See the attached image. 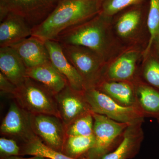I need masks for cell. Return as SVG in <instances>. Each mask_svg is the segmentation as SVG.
I'll return each instance as SVG.
<instances>
[{
    "mask_svg": "<svg viewBox=\"0 0 159 159\" xmlns=\"http://www.w3.org/2000/svg\"><path fill=\"white\" fill-rule=\"evenodd\" d=\"M17 87L0 72V90L1 93L13 96Z\"/></svg>",
    "mask_w": 159,
    "mask_h": 159,
    "instance_id": "28",
    "label": "cell"
},
{
    "mask_svg": "<svg viewBox=\"0 0 159 159\" xmlns=\"http://www.w3.org/2000/svg\"><path fill=\"white\" fill-rule=\"evenodd\" d=\"M137 102L145 117H159V90L144 82L140 76L134 81Z\"/></svg>",
    "mask_w": 159,
    "mask_h": 159,
    "instance_id": "20",
    "label": "cell"
},
{
    "mask_svg": "<svg viewBox=\"0 0 159 159\" xmlns=\"http://www.w3.org/2000/svg\"><path fill=\"white\" fill-rule=\"evenodd\" d=\"M25 110L33 115L46 114L60 118L55 94L40 83L27 77L12 96Z\"/></svg>",
    "mask_w": 159,
    "mask_h": 159,
    "instance_id": "4",
    "label": "cell"
},
{
    "mask_svg": "<svg viewBox=\"0 0 159 159\" xmlns=\"http://www.w3.org/2000/svg\"><path fill=\"white\" fill-rule=\"evenodd\" d=\"M93 87L106 94L120 105L139 107L133 82L101 80Z\"/></svg>",
    "mask_w": 159,
    "mask_h": 159,
    "instance_id": "18",
    "label": "cell"
},
{
    "mask_svg": "<svg viewBox=\"0 0 159 159\" xmlns=\"http://www.w3.org/2000/svg\"><path fill=\"white\" fill-rule=\"evenodd\" d=\"M157 122L158 123L159 125V117L157 119Z\"/></svg>",
    "mask_w": 159,
    "mask_h": 159,
    "instance_id": "32",
    "label": "cell"
},
{
    "mask_svg": "<svg viewBox=\"0 0 159 159\" xmlns=\"http://www.w3.org/2000/svg\"><path fill=\"white\" fill-rule=\"evenodd\" d=\"M31 116L16 101L11 102L0 126L1 134L20 140L22 143L37 137L32 129Z\"/></svg>",
    "mask_w": 159,
    "mask_h": 159,
    "instance_id": "11",
    "label": "cell"
},
{
    "mask_svg": "<svg viewBox=\"0 0 159 159\" xmlns=\"http://www.w3.org/2000/svg\"><path fill=\"white\" fill-rule=\"evenodd\" d=\"M20 145L21 147L20 156H38L43 157L47 159H80L71 158L61 152L49 148L37 137L28 142L22 143Z\"/></svg>",
    "mask_w": 159,
    "mask_h": 159,
    "instance_id": "22",
    "label": "cell"
},
{
    "mask_svg": "<svg viewBox=\"0 0 159 159\" xmlns=\"http://www.w3.org/2000/svg\"><path fill=\"white\" fill-rule=\"evenodd\" d=\"M27 76L45 86L55 95L68 85L65 78L55 68L51 61L34 67L27 68Z\"/></svg>",
    "mask_w": 159,
    "mask_h": 159,
    "instance_id": "19",
    "label": "cell"
},
{
    "mask_svg": "<svg viewBox=\"0 0 159 159\" xmlns=\"http://www.w3.org/2000/svg\"><path fill=\"white\" fill-rule=\"evenodd\" d=\"M31 122L36 136L49 148L61 152L66 137L61 119L53 115L31 114Z\"/></svg>",
    "mask_w": 159,
    "mask_h": 159,
    "instance_id": "10",
    "label": "cell"
},
{
    "mask_svg": "<svg viewBox=\"0 0 159 159\" xmlns=\"http://www.w3.org/2000/svg\"><path fill=\"white\" fill-rule=\"evenodd\" d=\"M159 59V33L154 41L151 51Z\"/></svg>",
    "mask_w": 159,
    "mask_h": 159,
    "instance_id": "29",
    "label": "cell"
},
{
    "mask_svg": "<svg viewBox=\"0 0 159 159\" xmlns=\"http://www.w3.org/2000/svg\"><path fill=\"white\" fill-rule=\"evenodd\" d=\"M0 70L1 73L17 87L27 77V67L11 47L0 48Z\"/></svg>",
    "mask_w": 159,
    "mask_h": 159,
    "instance_id": "17",
    "label": "cell"
},
{
    "mask_svg": "<svg viewBox=\"0 0 159 159\" xmlns=\"http://www.w3.org/2000/svg\"><path fill=\"white\" fill-rule=\"evenodd\" d=\"M147 25L149 40L143 52V59L150 53L154 41L159 33V0H149Z\"/></svg>",
    "mask_w": 159,
    "mask_h": 159,
    "instance_id": "24",
    "label": "cell"
},
{
    "mask_svg": "<svg viewBox=\"0 0 159 159\" xmlns=\"http://www.w3.org/2000/svg\"><path fill=\"white\" fill-rule=\"evenodd\" d=\"M111 18L100 13L89 20L64 31L55 41L62 44L82 46L91 49L107 63L127 49L115 37L111 25Z\"/></svg>",
    "mask_w": 159,
    "mask_h": 159,
    "instance_id": "1",
    "label": "cell"
},
{
    "mask_svg": "<svg viewBox=\"0 0 159 159\" xmlns=\"http://www.w3.org/2000/svg\"><path fill=\"white\" fill-rule=\"evenodd\" d=\"M17 52L27 68L50 61L45 41L31 36L10 46Z\"/></svg>",
    "mask_w": 159,
    "mask_h": 159,
    "instance_id": "15",
    "label": "cell"
},
{
    "mask_svg": "<svg viewBox=\"0 0 159 159\" xmlns=\"http://www.w3.org/2000/svg\"><path fill=\"white\" fill-rule=\"evenodd\" d=\"M139 76L146 84L159 90V59L152 51L142 61Z\"/></svg>",
    "mask_w": 159,
    "mask_h": 159,
    "instance_id": "23",
    "label": "cell"
},
{
    "mask_svg": "<svg viewBox=\"0 0 159 159\" xmlns=\"http://www.w3.org/2000/svg\"><path fill=\"white\" fill-rule=\"evenodd\" d=\"M95 144L86 154L87 159H101L118 140L122 139L129 124L117 122L103 115L93 113Z\"/></svg>",
    "mask_w": 159,
    "mask_h": 159,
    "instance_id": "7",
    "label": "cell"
},
{
    "mask_svg": "<svg viewBox=\"0 0 159 159\" xmlns=\"http://www.w3.org/2000/svg\"><path fill=\"white\" fill-rule=\"evenodd\" d=\"M149 3V1L131 6L111 18L114 35L125 48H138L144 51L146 48L149 40L147 25Z\"/></svg>",
    "mask_w": 159,
    "mask_h": 159,
    "instance_id": "3",
    "label": "cell"
},
{
    "mask_svg": "<svg viewBox=\"0 0 159 159\" xmlns=\"http://www.w3.org/2000/svg\"><path fill=\"white\" fill-rule=\"evenodd\" d=\"M20 145L13 139L1 138L0 139V155L1 157L20 156Z\"/></svg>",
    "mask_w": 159,
    "mask_h": 159,
    "instance_id": "27",
    "label": "cell"
},
{
    "mask_svg": "<svg viewBox=\"0 0 159 159\" xmlns=\"http://www.w3.org/2000/svg\"><path fill=\"white\" fill-rule=\"evenodd\" d=\"M45 43L51 63L65 78L69 86L79 92L85 90V85L83 79L66 57L61 44L56 41L49 40L45 41Z\"/></svg>",
    "mask_w": 159,
    "mask_h": 159,
    "instance_id": "13",
    "label": "cell"
},
{
    "mask_svg": "<svg viewBox=\"0 0 159 159\" xmlns=\"http://www.w3.org/2000/svg\"><path fill=\"white\" fill-rule=\"evenodd\" d=\"M55 7L48 0H0V21L12 13L24 18L34 28L42 23Z\"/></svg>",
    "mask_w": 159,
    "mask_h": 159,
    "instance_id": "9",
    "label": "cell"
},
{
    "mask_svg": "<svg viewBox=\"0 0 159 159\" xmlns=\"http://www.w3.org/2000/svg\"><path fill=\"white\" fill-rule=\"evenodd\" d=\"M1 159H47L46 158L43 157L38 156H34L30 158H23L20 156H10L4 157H1Z\"/></svg>",
    "mask_w": 159,
    "mask_h": 159,
    "instance_id": "30",
    "label": "cell"
},
{
    "mask_svg": "<svg viewBox=\"0 0 159 159\" xmlns=\"http://www.w3.org/2000/svg\"><path fill=\"white\" fill-rule=\"evenodd\" d=\"M48 1L54 6H56L61 0H48Z\"/></svg>",
    "mask_w": 159,
    "mask_h": 159,
    "instance_id": "31",
    "label": "cell"
},
{
    "mask_svg": "<svg viewBox=\"0 0 159 159\" xmlns=\"http://www.w3.org/2000/svg\"><path fill=\"white\" fill-rule=\"evenodd\" d=\"M149 0H103L100 13L108 17H112L117 13L131 6L146 2Z\"/></svg>",
    "mask_w": 159,
    "mask_h": 159,
    "instance_id": "26",
    "label": "cell"
},
{
    "mask_svg": "<svg viewBox=\"0 0 159 159\" xmlns=\"http://www.w3.org/2000/svg\"><path fill=\"white\" fill-rule=\"evenodd\" d=\"M143 122L142 119L129 124L116 150L107 154L101 159H126L134 154L144 139Z\"/></svg>",
    "mask_w": 159,
    "mask_h": 159,
    "instance_id": "16",
    "label": "cell"
},
{
    "mask_svg": "<svg viewBox=\"0 0 159 159\" xmlns=\"http://www.w3.org/2000/svg\"><path fill=\"white\" fill-rule=\"evenodd\" d=\"M55 97L60 119L66 128L78 117L92 111L84 92L74 90L68 85Z\"/></svg>",
    "mask_w": 159,
    "mask_h": 159,
    "instance_id": "12",
    "label": "cell"
},
{
    "mask_svg": "<svg viewBox=\"0 0 159 159\" xmlns=\"http://www.w3.org/2000/svg\"><path fill=\"white\" fill-rule=\"evenodd\" d=\"M61 44L66 57L83 79L86 89L95 86L101 79L107 63L96 52L88 48Z\"/></svg>",
    "mask_w": 159,
    "mask_h": 159,
    "instance_id": "6",
    "label": "cell"
},
{
    "mask_svg": "<svg viewBox=\"0 0 159 159\" xmlns=\"http://www.w3.org/2000/svg\"><path fill=\"white\" fill-rule=\"evenodd\" d=\"M143 52L144 50L138 48L125 49L107 64L99 81L133 82L139 77V66L140 61L143 60Z\"/></svg>",
    "mask_w": 159,
    "mask_h": 159,
    "instance_id": "8",
    "label": "cell"
},
{
    "mask_svg": "<svg viewBox=\"0 0 159 159\" xmlns=\"http://www.w3.org/2000/svg\"><path fill=\"white\" fill-rule=\"evenodd\" d=\"M94 144L93 134L89 136H66L61 152L71 158L79 159L83 155L86 154Z\"/></svg>",
    "mask_w": 159,
    "mask_h": 159,
    "instance_id": "21",
    "label": "cell"
},
{
    "mask_svg": "<svg viewBox=\"0 0 159 159\" xmlns=\"http://www.w3.org/2000/svg\"><path fill=\"white\" fill-rule=\"evenodd\" d=\"M33 29L24 18L9 13L0 24V47H10L30 37Z\"/></svg>",
    "mask_w": 159,
    "mask_h": 159,
    "instance_id": "14",
    "label": "cell"
},
{
    "mask_svg": "<svg viewBox=\"0 0 159 159\" xmlns=\"http://www.w3.org/2000/svg\"><path fill=\"white\" fill-rule=\"evenodd\" d=\"M93 112H89L80 116L66 127V136H89L93 134Z\"/></svg>",
    "mask_w": 159,
    "mask_h": 159,
    "instance_id": "25",
    "label": "cell"
},
{
    "mask_svg": "<svg viewBox=\"0 0 159 159\" xmlns=\"http://www.w3.org/2000/svg\"><path fill=\"white\" fill-rule=\"evenodd\" d=\"M103 0H61L31 36L43 41L55 40L68 29L85 22L101 12Z\"/></svg>",
    "mask_w": 159,
    "mask_h": 159,
    "instance_id": "2",
    "label": "cell"
},
{
    "mask_svg": "<svg viewBox=\"0 0 159 159\" xmlns=\"http://www.w3.org/2000/svg\"><path fill=\"white\" fill-rule=\"evenodd\" d=\"M84 95L93 113L103 115L117 122L130 124L145 118L139 107L120 105L95 88L86 89Z\"/></svg>",
    "mask_w": 159,
    "mask_h": 159,
    "instance_id": "5",
    "label": "cell"
}]
</instances>
